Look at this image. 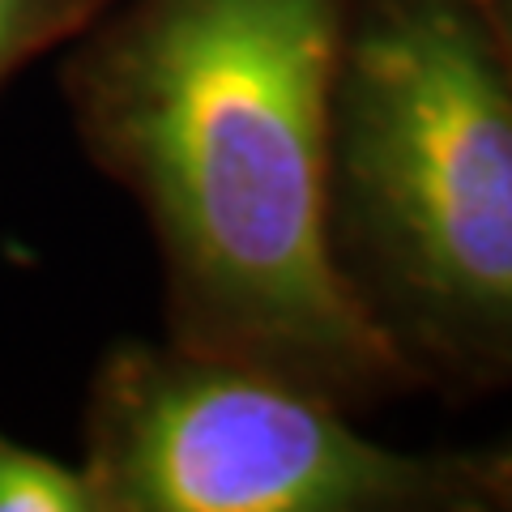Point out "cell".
Wrapping results in <instances>:
<instances>
[{
	"label": "cell",
	"instance_id": "1",
	"mask_svg": "<svg viewBox=\"0 0 512 512\" xmlns=\"http://www.w3.org/2000/svg\"><path fill=\"white\" fill-rule=\"evenodd\" d=\"M350 0H111L64 60L86 154L163 252L167 338L350 414L423 389L329 231Z\"/></svg>",
	"mask_w": 512,
	"mask_h": 512
},
{
	"label": "cell",
	"instance_id": "7",
	"mask_svg": "<svg viewBox=\"0 0 512 512\" xmlns=\"http://www.w3.org/2000/svg\"><path fill=\"white\" fill-rule=\"evenodd\" d=\"M478 13H483L491 43H495V52H500V64L512 82V0H478Z\"/></svg>",
	"mask_w": 512,
	"mask_h": 512
},
{
	"label": "cell",
	"instance_id": "4",
	"mask_svg": "<svg viewBox=\"0 0 512 512\" xmlns=\"http://www.w3.org/2000/svg\"><path fill=\"white\" fill-rule=\"evenodd\" d=\"M0 512H103L82 466L47 457L0 431Z\"/></svg>",
	"mask_w": 512,
	"mask_h": 512
},
{
	"label": "cell",
	"instance_id": "3",
	"mask_svg": "<svg viewBox=\"0 0 512 512\" xmlns=\"http://www.w3.org/2000/svg\"><path fill=\"white\" fill-rule=\"evenodd\" d=\"M82 470L103 512H474L466 453H397L329 397L171 338L103 355Z\"/></svg>",
	"mask_w": 512,
	"mask_h": 512
},
{
	"label": "cell",
	"instance_id": "5",
	"mask_svg": "<svg viewBox=\"0 0 512 512\" xmlns=\"http://www.w3.org/2000/svg\"><path fill=\"white\" fill-rule=\"evenodd\" d=\"M111 0H0V90L35 56L73 43Z\"/></svg>",
	"mask_w": 512,
	"mask_h": 512
},
{
	"label": "cell",
	"instance_id": "6",
	"mask_svg": "<svg viewBox=\"0 0 512 512\" xmlns=\"http://www.w3.org/2000/svg\"><path fill=\"white\" fill-rule=\"evenodd\" d=\"M474 512H512V444L487 448V453H466Z\"/></svg>",
	"mask_w": 512,
	"mask_h": 512
},
{
	"label": "cell",
	"instance_id": "2",
	"mask_svg": "<svg viewBox=\"0 0 512 512\" xmlns=\"http://www.w3.org/2000/svg\"><path fill=\"white\" fill-rule=\"evenodd\" d=\"M329 231L419 384L512 380V82L478 0H350Z\"/></svg>",
	"mask_w": 512,
	"mask_h": 512
}]
</instances>
